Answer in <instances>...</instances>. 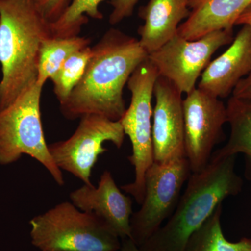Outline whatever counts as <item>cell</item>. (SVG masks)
<instances>
[{"mask_svg": "<svg viewBox=\"0 0 251 251\" xmlns=\"http://www.w3.org/2000/svg\"><path fill=\"white\" fill-rule=\"evenodd\" d=\"M148 53L136 38L119 29H109L92 47L83 76L65 101L62 115L74 120L98 115L119 121L126 112L124 89L130 75Z\"/></svg>", "mask_w": 251, "mask_h": 251, "instance_id": "6da1fadb", "label": "cell"}, {"mask_svg": "<svg viewBox=\"0 0 251 251\" xmlns=\"http://www.w3.org/2000/svg\"><path fill=\"white\" fill-rule=\"evenodd\" d=\"M236 156L214 151L202 171L191 173L173 215L138 247L140 251H184L189 238L216 206L242 191L243 180L235 172Z\"/></svg>", "mask_w": 251, "mask_h": 251, "instance_id": "7a4b0ae2", "label": "cell"}, {"mask_svg": "<svg viewBox=\"0 0 251 251\" xmlns=\"http://www.w3.org/2000/svg\"><path fill=\"white\" fill-rule=\"evenodd\" d=\"M50 22L34 0H0V110L35 85L39 49Z\"/></svg>", "mask_w": 251, "mask_h": 251, "instance_id": "3957f363", "label": "cell"}, {"mask_svg": "<svg viewBox=\"0 0 251 251\" xmlns=\"http://www.w3.org/2000/svg\"><path fill=\"white\" fill-rule=\"evenodd\" d=\"M31 243L41 251H119L121 239L104 221L63 202L29 221Z\"/></svg>", "mask_w": 251, "mask_h": 251, "instance_id": "277c9868", "label": "cell"}, {"mask_svg": "<svg viewBox=\"0 0 251 251\" xmlns=\"http://www.w3.org/2000/svg\"><path fill=\"white\" fill-rule=\"evenodd\" d=\"M42 90L43 87L36 83L0 110V165L11 164L23 155H28L41 163L62 186L64 184L62 171L49 152L43 130Z\"/></svg>", "mask_w": 251, "mask_h": 251, "instance_id": "5b68a950", "label": "cell"}, {"mask_svg": "<svg viewBox=\"0 0 251 251\" xmlns=\"http://www.w3.org/2000/svg\"><path fill=\"white\" fill-rule=\"evenodd\" d=\"M158 71L148 58L143 61L127 82L131 100L120 122L132 145L128 160L134 167L133 182L123 185L122 190L131 195L141 204L145 196V175L154 162L152 142V97Z\"/></svg>", "mask_w": 251, "mask_h": 251, "instance_id": "8992f818", "label": "cell"}, {"mask_svg": "<svg viewBox=\"0 0 251 251\" xmlns=\"http://www.w3.org/2000/svg\"><path fill=\"white\" fill-rule=\"evenodd\" d=\"M186 158L166 163L153 162L145 175L141 207L130 218V238L137 247L148 240L171 218L191 175Z\"/></svg>", "mask_w": 251, "mask_h": 251, "instance_id": "52a82bcc", "label": "cell"}, {"mask_svg": "<svg viewBox=\"0 0 251 251\" xmlns=\"http://www.w3.org/2000/svg\"><path fill=\"white\" fill-rule=\"evenodd\" d=\"M234 40L233 28L211 31L196 40L190 41L176 34L148 59L158 74L171 81L181 93L196 88L198 78L211 62L213 54Z\"/></svg>", "mask_w": 251, "mask_h": 251, "instance_id": "ba28073f", "label": "cell"}, {"mask_svg": "<svg viewBox=\"0 0 251 251\" xmlns=\"http://www.w3.org/2000/svg\"><path fill=\"white\" fill-rule=\"evenodd\" d=\"M125 135L120 121L98 115H85L70 138L49 145V152L61 171H67L84 184L92 185V168L99 156L108 151L103 144L110 142L121 148Z\"/></svg>", "mask_w": 251, "mask_h": 251, "instance_id": "9c48e42d", "label": "cell"}, {"mask_svg": "<svg viewBox=\"0 0 251 251\" xmlns=\"http://www.w3.org/2000/svg\"><path fill=\"white\" fill-rule=\"evenodd\" d=\"M183 99L185 157L191 173L202 171L224 140L227 108L221 99L197 88Z\"/></svg>", "mask_w": 251, "mask_h": 251, "instance_id": "30bf717a", "label": "cell"}, {"mask_svg": "<svg viewBox=\"0 0 251 251\" xmlns=\"http://www.w3.org/2000/svg\"><path fill=\"white\" fill-rule=\"evenodd\" d=\"M182 93L171 81L158 75L153 89V159L157 163L186 158Z\"/></svg>", "mask_w": 251, "mask_h": 251, "instance_id": "8fae6325", "label": "cell"}, {"mask_svg": "<svg viewBox=\"0 0 251 251\" xmlns=\"http://www.w3.org/2000/svg\"><path fill=\"white\" fill-rule=\"evenodd\" d=\"M69 198L77 209L104 221L120 239L130 238L133 202L120 191L110 171L103 172L97 187L84 184L72 191Z\"/></svg>", "mask_w": 251, "mask_h": 251, "instance_id": "7c38bea8", "label": "cell"}, {"mask_svg": "<svg viewBox=\"0 0 251 251\" xmlns=\"http://www.w3.org/2000/svg\"><path fill=\"white\" fill-rule=\"evenodd\" d=\"M251 72V26L245 25L229 49L208 64L198 88L217 98H226Z\"/></svg>", "mask_w": 251, "mask_h": 251, "instance_id": "4fadbf2b", "label": "cell"}, {"mask_svg": "<svg viewBox=\"0 0 251 251\" xmlns=\"http://www.w3.org/2000/svg\"><path fill=\"white\" fill-rule=\"evenodd\" d=\"M190 0H150L140 8L144 21L138 28L139 42L148 54L161 48L178 34L180 23L189 16Z\"/></svg>", "mask_w": 251, "mask_h": 251, "instance_id": "5bb4252c", "label": "cell"}, {"mask_svg": "<svg viewBox=\"0 0 251 251\" xmlns=\"http://www.w3.org/2000/svg\"><path fill=\"white\" fill-rule=\"evenodd\" d=\"M251 0H190V14L178 28V34L193 41L211 31L233 28Z\"/></svg>", "mask_w": 251, "mask_h": 251, "instance_id": "9a60e30c", "label": "cell"}, {"mask_svg": "<svg viewBox=\"0 0 251 251\" xmlns=\"http://www.w3.org/2000/svg\"><path fill=\"white\" fill-rule=\"evenodd\" d=\"M230 135L227 143L216 151L223 156H245V177L251 180V100L230 97L227 105Z\"/></svg>", "mask_w": 251, "mask_h": 251, "instance_id": "2e32d148", "label": "cell"}, {"mask_svg": "<svg viewBox=\"0 0 251 251\" xmlns=\"http://www.w3.org/2000/svg\"><path fill=\"white\" fill-rule=\"evenodd\" d=\"M90 41L88 38L79 36L44 39L39 49L36 84L44 87L46 81L58 72L70 56L90 46Z\"/></svg>", "mask_w": 251, "mask_h": 251, "instance_id": "e0dca14e", "label": "cell"}, {"mask_svg": "<svg viewBox=\"0 0 251 251\" xmlns=\"http://www.w3.org/2000/svg\"><path fill=\"white\" fill-rule=\"evenodd\" d=\"M223 203L191 236L184 251H251V238L231 242L225 237L221 224Z\"/></svg>", "mask_w": 251, "mask_h": 251, "instance_id": "ac0fdd59", "label": "cell"}, {"mask_svg": "<svg viewBox=\"0 0 251 251\" xmlns=\"http://www.w3.org/2000/svg\"><path fill=\"white\" fill-rule=\"evenodd\" d=\"M103 0H73L59 17L50 23L51 37L69 38L78 36L81 28L88 23V18L102 19L99 5Z\"/></svg>", "mask_w": 251, "mask_h": 251, "instance_id": "d6986e66", "label": "cell"}, {"mask_svg": "<svg viewBox=\"0 0 251 251\" xmlns=\"http://www.w3.org/2000/svg\"><path fill=\"white\" fill-rule=\"evenodd\" d=\"M92 56V48L90 46L77 51L67 59L58 72L50 79L59 104L65 101L80 82Z\"/></svg>", "mask_w": 251, "mask_h": 251, "instance_id": "ffe728a7", "label": "cell"}, {"mask_svg": "<svg viewBox=\"0 0 251 251\" xmlns=\"http://www.w3.org/2000/svg\"><path fill=\"white\" fill-rule=\"evenodd\" d=\"M36 7L50 23L59 17L69 6V0H34Z\"/></svg>", "mask_w": 251, "mask_h": 251, "instance_id": "44dd1931", "label": "cell"}, {"mask_svg": "<svg viewBox=\"0 0 251 251\" xmlns=\"http://www.w3.org/2000/svg\"><path fill=\"white\" fill-rule=\"evenodd\" d=\"M138 1V0H112L110 4L113 10L109 18L110 24L116 25L125 18L130 17Z\"/></svg>", "mask_w": 251, "mask_h": 251, "instance_id": "7402d4cb", "label": "cell"}, {"mask_svg": "<svg viewBox=\"0 0 251 251\" xmlns=\"http://www.w3.org/2000/svg\"><path fill=\"white\" fill-rule=\"evenodd\" d=\"M232 97L251 100V72L249 75L239 81L232 92Z\"/></svg>", "mask_w": 251, "mask_h": 251, "instance_id": "603a6c76", "label": "cell"}, {"mask_svg": "<svg viewBox=\"0 0 251 251\" xmlns=\"http://www.w3.org/2000/svg\"><path fill=\"white\" fill-rule=\"evenodd\" d=\"M251 26V4L243 11L242 14L237 18L235 23V25Z\"/></svg>", "mask_w": 251, "mask_h": 251, "instance_id": "cb8c5ba5", "label": "cell"}, {"mask_svg": "<svg viewBox=\"0 0 251 251\" xmlns=\"http://www.w3.org/2000/svg\"><path fill=\"white\" fill-rule=\"evenodd\" d=\"M121 251H140L139 248L135 245L130 238L121 239Z\"/></svg>", "mask_w": 251, "mask_h": 251, "instance_id": "d4e9b609", "label": "cell"}]
</instances>
